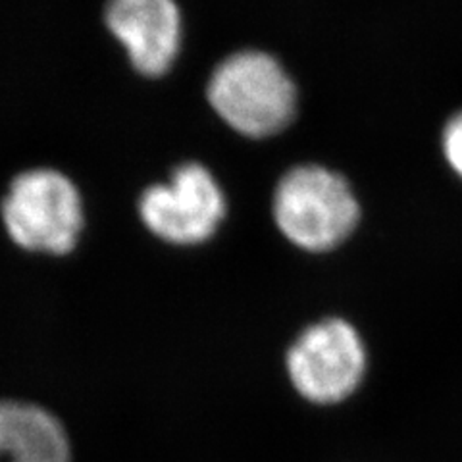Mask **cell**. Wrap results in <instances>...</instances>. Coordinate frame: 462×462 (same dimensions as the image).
<instances>
[{
	"instance_id": "obj_1",
	"label": "cell",
	"mask_w": 462,
	"mask_h": 462,
	"mask_svg": "<svg viewBox=\"0 0 462 462\" xmlns=\"http://www.w3.org/2000/svg\"><path fill=\"white\" fill-rule=\"evenodd\" d=\"M207 95L220 118L247 137H270L293 120L297 91L276 58L260 51L231 54L214 69Z\"/></svg>"
},
{
	"instance_id": "obj_2",
	"label": "cell",
	"mask_w": 462,
	"mask_h": 462,
	"mask_svg": "<svg viewBox=\"0 0 462 462\" xmlns=\"http://www.w3.org/2000/svg\"><path fill=\"white\" fill-rule=\"evenodd\" d=\"M358 202L339 173L322 166L289 170L273 195V218L297 247L324 253L353 234Z\"/></svg>"
},
{
	"instance_id": "obj_3",
	"label": "cell",
	"mask_w": 462,
	"mask_h": 462,
	"mask_svg": "<svg viewBox=\"0 0 462 462\" xmlns=\"http://www.w3.org/2000/svg\"><path fill=\"white\" fill-rule=\"evenodd\" d=\"M3 218L20 247L66 254L76 247L83 226L81 199L76 185L60 171H23L5 197Z\"/></svg>"
},
{
	"instance_id": "obj_4",
	"label": "cell",
	"mask_w": 462,
	"mask_h": 462,
	"mask_svg": "<svg viewBox=\"0 0 462 462\" xmlns=\"http://www.w3.org/2000/svg\"><path fill=\"white\" fill-rule=\"evenodd\" d=\"M366 368V351L356 329L339 318L318 322L287 353V370L297 392L314 402L349 397Z\"/></svg>"
},
{
	"instance_id": "obj_5",
	"label": "cell",
	"mask_w": 462,
	"mask_h": 462,
	"mask_svg": "<svg viewBox=\"0 0 462 462\" xmlns=\"http://www.w3.org/2000/svg\"><path fill=\"white\" fill-rule=\"evenodd\" d=\"M139 214L154 236L176 245L210 239L226 216V197L212 173L200 164L173 170L168 183L151 185L141 195Z\"/></svg>"
},
{
	"instance_id": "obj_6",
	"label": "cell",
	"mask_w": 462,
	"mask_h": 462,
	"mask_svg": "<svg viewBox=\"0 0 462 462\" xmlns=\"http://www.w3.org/2000/svg\"><path fill=\"white\" fill-rule=\"evenodd\" d=\"M110 32L144 76H162L181 47V16L173 0H110Z\"/></svg>"
},
{
	"instance_id": "obj_7",
	"label": "cell",
	"mask_w": 462,
	"mask_h": 462,
	"mask_svg": "<svg viewBox=\"0 0 462 462\" xmlns=\"http://www.w3.org/2000/svg\"><path fill=\"white\" fill-rule=\"evenodd\" d=\"M0 462H71L60 418L32 401H0Z\"/></svg>"
},
{
	"instance_id": "obj_8",
	"label": "cell",
	"mask_w": 462,
	"mask_h": 462,
	"mask_svg": "<svg viewBox=\"0 0 462 462\" xmlns=\"http://www.w3.org/2000/svg\"><path fill=\"white\" fill-rule=\"evenodd\" d=\"M441 144L445 161L449 162L457 176L462 178V110L447 122L443 129Z\"/></svg>"
}]
</instances>
